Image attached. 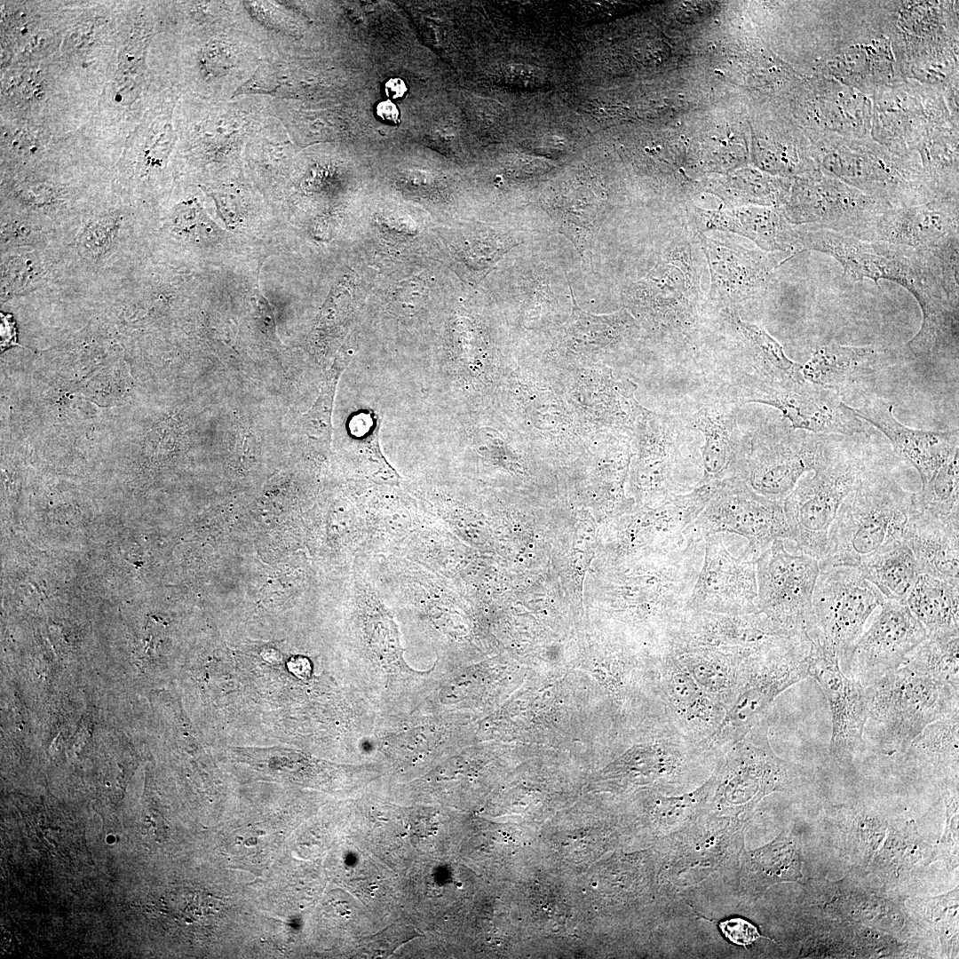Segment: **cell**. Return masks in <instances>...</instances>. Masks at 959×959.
<instances>
[{"label":"cell","mask_w":959,"mask_h":959,"mask_svg":"<svg viewBox=\"0 0 959 959\" xmlns=\"http://www.w3.org/2000/svg\"><path fill=\"white\" fill-rule=\"evenodd\" d=\"M698 243L696 234L685 228L662 250L649 273L624 290L626 309L668 347L692 343L705 311L704 263Z\"/></svg>","instance_id":"obj_1"},{"label":"cell","mask_w":959,"mask_h":959,"mask_svg":"<svg viewBox=\"0 0 959 959\" xmlns=\"http://www.w3.org/2000/svg\"><path fill=\"white\" fill-rule=\"evenodd\" d=\"M913 511V493L872 464L841 503L820 567H859L876 552L903 542Z\"/></svg>","instance_id":"obj_2"},{"label":"cell","mask_w":959,"mask_h":959,"mask_svg":"<svg viewBox=\"0 0 959 959\" xmlns=\"http://www.w3.org/2000/svg\"><path fill=\"white\" fill-rule=\"evenodd\" d=\"M865 689L863 736L886 755L904 752L928 725L959 711V688L907 664Z\"/></svg>","instance_id":"obj_3"},{"label":"cell","mask_w":959,"mask_h":959,"mask_svg":"<svg viewBox=\"0 0 959 959\" xmlns=\"http://www.w3.org/2000/svg\"><path fill=\"white\" fill-rule=\"evenodd\" d=\"M849 436L828 434L813 474H804L783 500L789 540L796 550L820 560L836 512L872 465Z\"/></svg>","instance_id":"obj_4"},{"label":"cell","mask_w":959,"mask_h":959,"mask_svg":"<svg viewBox=\"0 0 959 959\" xmlns=\"http://www.w3.org/2000/svg\"><path fill=\"white\" fill-rule=\"evenodd\" d=\"M809 641L784 642L746 660L740 691L717 727L699 741L700 748L735 745L762 720L771 703L787 688L806 678Z\"/></svg>","instance_id":"obj_5"},{"label":"cell","mask_w":959,"mask_h":959,"mask_svg":"<svg viewBox=\"0 0 959 959\" xmlns=\"http://www.w3.org/2000/svg\"><path fill=\"white\" fill-rule=\"evenodd\" d=\"M799 241L804 251L814 250L833 258L853 281L870 279L877 286L880 280L892 281L907 289L916 301L939 290L923 250L867 242L818 228L799 229Z\"/></svg>","instance_id":"obj_6"},{"label":"cell","mask_w":959,"mask_h":959,"mask_svg":"<svg viewBox=\"0 0 959 959\" xmlns=\"http://www.w3.org/2000/svg\"><path fill=\"white\" fill-rule=\"evenodd\" d=\"M819 560L789 551L784 539L773 541L757 557V608L781 632L807 639L816 635L812 595Z\"/></svg>","instance_id":"obj_7"},{"label":"cell","mask_w":959,"mask_h":959,"mask_svg":"<svg viewBox=\"0 0 959 959\" xmlns=\"http://www.w3.org/2000/svg\"><path fill=\"white\" fill-rule=\"evenodd\" d=\"M885 600L859 567H820L812 595L818 639L836 655L845 675L868 619Z\"/></svg>","instance_id":"obj_8"},{"label":"cell","mask_w":959,"mask_h":959,"mask_svg":"<svg viewBox=\"0 0 959 959\" xmlns=\"http://www.w3.org/2000/svg\"><path fill=\"white\" fill-rule=\"evenodd\" d=\"M828 434L791 426L761 428L741 440L736 476L756 493L783 501L820 459Z\"/></svg>","instance_id":"obj_9"},{"label":"cell","mask_w":959,"mask_h":959,"mask_svg":"<svg viewBox=\"0 0 959 959\" xmlns=\"http://www.w3.org/2000/svg\"><path fill=\"white\" fill-rule=\"evenodd\" d=\"M818 170L890 207L936 199L921 168L913 162L871 148L838 145L813 155Z\"/></svg>","instance_id":"obj_10"},{"label":"cell","mask_w":959,"mask_h":959,"mask_svg":"<svg viewBox=\"0 0 959 959\" xmlns=\"http://www.w3.org/2000/svg\"><path fill=\"white\" fill-rule=\"evenodd\" d=\"M733 534L704 536L701 566L687 611L747 614L758 611L756 561L759 553Z\"/></svg>","instance_id":"obj_11"},{"label":"cell","mask_w":959,"mask_h":959,"mask_svg":"<svg viewBox=\"0 0 959 959\" xmlns=\"http://www.w3.org/2000/svg\"><path fill=\"white\" fill-rule=\"evenodd\" d=\"M639 461L636 481L652 504L698 487L701 456L684 440L686 423L679 418L638 408Z\"/></svg>","instance_id":"obj_12"},{"label":"cell","mask_w":959,"mask_h":959,"mask_svg":"<svg viewBox=\"0 0 959 959\" xmlns=\"http://www.w3.org/2000/svg\"><path fill=\"white\" fill-rule=\"evenodd\" d=\"M718 393L736 405L753 402L773 407L794 429L844 436L867 432L862 420L835 391L807 380L788 384L749 382Z\"/></svg>","instance_id":"obj_13"},{"label":"cell","mask_w":959,"mask_h":959,"mask_svg":"<svg viewBox=\"0 0 959 959\" xmlns=\"http://www.w3.org/2000/svg\"><path fill=\"white\" fill-rule=\"evenodd\" d=\"M696 235L710 276L704 310L716 314L725 310L738 312L742 304L762 296L776 269L791 258L724 237L704 233Z\"/></svg>","instance_id":"obj_14"},{"label":"cell","mask_w":959,"mask_h":959,"mask_svg":"<svg viewBox=\"0 0 959 959\" xmlns=\"http://www.w3.org/2000/svg\"><path fill=\"white\" fill-rule=\"evenodd\" d=\"M693 527L703 537L717 533L741 536L759 554L777 539L789 540L783 501L756 493L737 476L717 483Z\"/></svg>","instance_id":"obj_15"},{"label":"cell","mask_w":959,"mask_h":959,"mask_svg":"<svg viewBox=\"0 0 959 959\" xmlns=\"http://www.w3.org/2000/svg\"><path fill=\"white\" fill-rule=\"evenodd\" d=\"M888 208L884 202L815 169L795 178L779 209L795 226L812 224L818 229L848 235Z\"/></svg>","instance_id":"obj_16"},{"label":"cell","mask_w":959,"mask_h":959,"mask_svg":"<svg viewBox=\"0 0 959 959\" xmlns=\"http://www.w3.org/2000/svg\"><path fill=\"white\" fill-rule=\"evenodd\" d=\"M790 638L759 611L747 614L687 611L666 649L705 648L745 660Z\"/></svg>","instance_id":"obj_17"},{"label":"cell","mask_w":959,"mask_h":959,"mask_svg":"<svg viewBox=\"0 0 959 959\" xmlns=\"http://www.w3.org/2000/svg\"><path fill=\"white\" fill-rule=\"evenodd\" d=\"M858 639L848 677L867 688L899 669L928 637L905 603L885 600Z\"/></svg>","instance_id":"obj_18"},{"label":"cell","mask_w":959,"mask_h":959,"mask_svg":"<svg viewBox=\"0 0 959 959\" xmlns=\"http://www.w3.org/2000/svg\"><path fill=\"white\" fill-rule=\"evenodd\" d=\"M725 329L741 343V349L715 367L719 391L749 382L788 384L805 381L803 365L790 360L781 345L764 328L743 321L739 312L717 313Z\"/></svg>","instance_id":"obj_19"},{"label":"cell","mask_w":959,"mask_h":959,"mask_svg":"<svg viewBox=\"0 0 959 959\" xmlns=\"http://www.w3.org/2000/svg\"><path fill=\"white\" fill-rule=\"evenodd\" d=\"M848 235L915 250L933 248L959 237L958 199L936 198L917 205L891 207Z\"/></svg>","instance_id":"obj_20"},{"label":"cell","mask_w":959,"mask_h":959,"mask_svg":"<svg viewBox=\"0 0 959 959\" xmlns=\"http://www.w3.org/2000/svg\"><path fill=\"white\" fill-rule=\"evenodd\" d=\"M808 675L820 686L831 714L830 752L851 757L861 747L867 721L866 689L840 668L836 655L818 642H809Z\"/></svg>","instance_id":"obj_21"},{"label":"cell","mask_w":959,"mask_h":959,"mask_svg":"<svg viewBox=\"0 0 959 959\" xmlns=\"http://www.w3.org/2000/svg\"><path fill=\"white\" fill-rule=\"evenodd\" d=\"M902 360V353L883 345H842L828 342L803 365L804 378L844 395L864 391Z\"/></svg>","instance_id":"obj_22"},{"label":"cell","mask_w":959,"mask_h":959,"mask_svg":"<svg viewBox=\"0 0 959 959\" xmlns=\"http://www.w3.org/2000/svg\"><path fill=\"white\" fill-rule=\"evenodd\" d=\"M688 216L691 229L695 234L732 232L749 239L766 252L794 257L803 251L799 229L786 219L779 208L722 204L717 209L706 210L690 206Z\"/></svg>","instance_id":"obj_23"},{"label":"cell","mask_w":959,"mask_h":959,"mask_svg":"<svg viewBox=\"0 0 959 959\" xmlns=\"http://www.w3.org/2000/svg\"><path fill=\"white\" fill-rule=\"evenodd\" d=\"M852 409L890 440L896 453L916 469L923 485L959 450L957 433L904 425L895 417L892 405L882 399L870 398L862 406Z\"/></svg>","instance_id":"obj_24"},{"label":"cell","mask_w":959,"mask_h":959,"mask_svg":"<svg viewBox=\"0 0 959 959\" xmlns=\"http://www.w3.org/2000/svg\"><path fill=\"white\" fill-rule=\"evenodd\" d=\"M737 406L717 392L685 418L686 426L700 432L704 438L699 485L717 483L737 474L741 444Z\"/></svg>","instance_id":"obj_25"},{"label":"cell","mask_w":959,"mask_h":959,"mask_svg":"<svg viewBox=\"0 0 959 959\" xmlns=\"http://www.w3.org/2000/svg\"><path fill=\"white\" fill-rule=\"evenodd\" d=\"M662 689L668 714L693 741H701L719 725L726 709L709 697L669 651H663Z\"/></svg>","instance_id":"obj_26"},{"label":"cell","mask_w":959,"mask_h":959,"mask_svg":"<svg viewBox=\"0 0 959 959\" xmlns=\"http://www.w3.org/2000/svg\"><path fill=\"white\" fill-rule=\"evenodd\" d=\"M904 542L920 575L959 583V521L937 519L914 507Z\"/></svg>","instance_id":"obj_27"},{"label":"cell","mask_w":959,"mask_h":959,"mask_svg":"<svg viewBox=\"0 0 959 959\" xmlns=\"http://www.w3.org/2000/svg\"><path fill=\"white\" fill-rule=\"evenodd\" d=\"M690 673L698 686L726 710L742 681L745 660L705 648L666 649Z\"/></svg>","instance_id":"obj_28"},{"label":"cell","mask_w":959,"mask_h":959,"mask_svg":"<svg viewBox=\"0 0 959 959\" xmlns=\"http://www.w3.org/2000/svg\"><path fill=\"white\" fill-rule=\"evenodd\" d=\"M905 604L928 636L959 632V583L919 575Z\"/></svg>","instance_id":"obj_29"},{"label":"cell","mask_w":959,"mask_h":959,"mask_svg":"<svg viewBox=\"0 0 959 959\" xmlns=\"http://www.w3.org/2000/svg\"><path fill=\"white\" fill-rule=\"evenodd\" d=\"M859 567L886 600L900 603L906 602L920 575L915 558L904 541L870 556Z\"/></svg>","instance_id":"obj_30"},{"label":"cell","mask_w":959,"mask_h":959,"mask_svg":"<svg viewBox=\"0 0 959 959\" xmlns=\"http://www.w3.org/2000/svg\"><path fill=\"white\" fill-rule=\"evenodd\" d=\"M790 185L789 180L774 178L749 170L729 177L711 179L704 188L718 195L725 206L753 205L781 208L789 194Z\"/></svg>","instance_id":"obj_31"},{"label":"cell","mask_w":959,"mask_h":959,"mask_svg":"<svg viewBox=\"0 0 959 959\" xmlns=\"http://www.w3.org/2000/svg\"><path fill=\"white\" fill-rule=\"evenodd\" d=\"M802 860L794 842L781 834L770 844L749 852L747 868L749 882L757 892L771 885L796 882L802 877Z\"/></svg>","instance_id":"obj_32"},{"label":"cell","mask_w":959,"mask_h":959,"mask_svg":"<svg viewBox=\"0 0 959 959\" xmlns=\"http://www.w3.org/2000/svg\"><path fill=\"white\" fill-rule=\"evenodd\" d=\"M915 509L946 521H959V451L917 493Z\"/></svg>","instance_id":"obj_33"},{"label":"cell","mask_w":959,"mask_h":959,"mask_svg":"<svg viewBox=\"0 0 959 959\" xmlns=\"http://www.w3.org/2000/svg\"><path fill=\"white\" fill-rule=\"evenodd\" d=\"M457 238L456 252L474 273H487L503 254L519 244L511 235L478 226L461 229Z\"/></svg>","instance_id":"obj_34"},{"label":"cell","mask_w":959,"mask_h":959,"mask_svg":"<svg viewBox=\"0 0 959 959\" xmlns=\"http://www.w3.org/2000/svg\"><path fill=\"white\" fill-rule=\"evenodd\" d=\"M959 632L928 636L904 662L959 688Z\"/></svg>","instance_id":"obj_35"},{"label":"cell","mask_w":959,"mask_h":959,"mask_svg":"<svg viewBox=\"0 0 959 959\" xmlns=\"http://www.w3.org/2000/svg\"><path fill=\"white\" fill-rule=\"evenodd\" d=\"M381 419L373 412H363L353 420L354 436L361 438V454L366 459L367 473L384 483L397 484L400 476L381 454L378 432Z\"/></svg>","instance_id":"obj_36"},{"label":"cell","mask_w":959,"mask_h":959,"mask_svg":"<svg viewBox=\"0 0 959 959\" xmlns=\"http://www.w3.org/2000/svg\"><path fill=\"white\" fill-rule=\"evenodd\" d=\"M116 223L109 218L99 219L87 226L79 238L80 251L87 257H98L108 249Z\"/></svg>","instance_id":"obj_37"},{"label":"cell","mask_w":959,"mask_h":959,"mask_svg":"<svg viewBox=\"0 0 959 959\" xmlns=\"http://www.w3.org/2000/svg\"><path fill=\"white\" fill-rule=\"evenodd\" d=\"M718 926L725 939L744 947L763 938L754 924L741 917L725 919Z\"/></svg>","instance_id":"obj_38"},{"label":"cell","mask_w":959,"mask_h":959,"mask_svg":"<svg viewBox=\"0 0 959 959\" xmlns=\"http://www.w3.org/2000/svg\"><path fill=\"white\" fill-rule=\"evenodd\" d=\"M376 115L384 122L395 123L399 117V111L391 100H384L376 106Z\"/></svg>","instance_id":"obj_39"},{"label":"cell","mask_w":959,"mask_h":959,"mask_svg":"<svg viewBox=\"0 0 959 959\" xmlns=\"http://www.w3.org/2000/svg\"><path fill=\"white\" fill-rule=\"evenodd\" d=\"M289 670L299 678H306L311 674V665L309 661L304 657H294L288 663Z\"/></svg>","instance_id":"obj_40"},{"label":"cell","mask_w":959,"mask_h":959,"mask_svg":"<svg viewBox=\"0 0 959 959\" xmlns=\"http://www.w3.org/2000/svg\"><path fill=\"white\" fill-rule=\"evenodd\" d=\"M406 91V84L400 78H392L384 85L386 95L392 99L401 98Z\"/></svg>","instance_id":"obj_41"}]
</instances>
